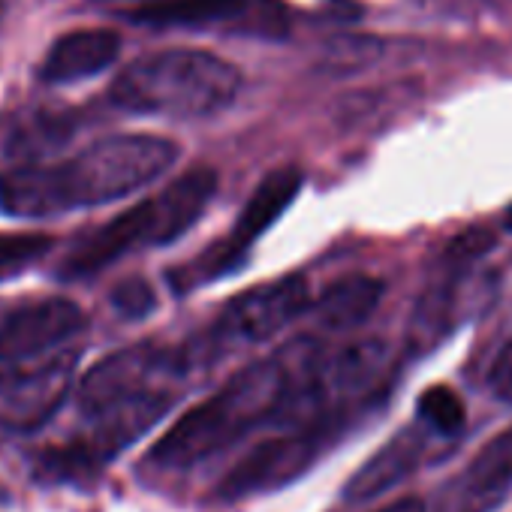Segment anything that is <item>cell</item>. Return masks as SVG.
Listing matches in <instances>:
<instances>
[{
	"instance_id": "obj_1",
	"label": "cell",
	"mask_w": 512,
	"mask_h": 512,
	"mask_svg": "<svg viewBox=\"0 0 512 512\" xmlns=\"http://www.w3.org/2000/svg\"><path fill=\"white\" fill-rule=\"evenodd\" d=\"M178 160V145L151 133L109 136L58 166H19L0 175V208L46 217L130 196Z\"/></svg>"
},
{
	"instance_id": "obj_2",
	"label": "cell",
	"mask_w": 512,
	"mask_h": 512,
	"mask_svg": "<svg viewBox=\"0 0 512 512\" xmlns=\"http://www.w3.org/2000/svg\"><path fill=\"white\" fill-rule=\"evenodd\" d=\"M305 344L281 350L275 359L238 371L217 395L187 410L151 449L160 467H193L238 440L247 428L278 416L290 395L314 377V356Z\"/></svg>"
},
{
	"instance_id": "obj_3",
	"label": "cell",
	"mask_w": 512,
	"mask_h": 512,
	"mask_svg": "<svg viewBox=\"0 0 512 512\" xmlns=\"http://www.w3.org/2000/svg\"><path fill=\"white\" fill-rule=\"evenodd\" d=\"M238 91L235 64L202 49H163L124 67L109 100L124 112L193 121L223 112Z\"/></svg>"
},
{
	"instance_id": "obj_4",
	"label": "cell",
	"mask_w": 512,
	"mask_h": 512,
	"mask_svg": "<svg viewBox=\"0 0 512 512\" xmlns=\"http://www.w3.org/2000/svg\"><path fill=\"white\" fill-rule=\"evenodd\" d=\"M214 190L217 172L211 166H196L184 172L157 196L127 208L106 226L79 238V244L64 256L61 278H88L139 247L175 241L202 217Z\"/></svg>"
},
{
	"instance_id": "obj_5",
	"label": "cell",
	"mask_w": 512,
	"mask_h": 512,
	"mask_svg": "<svg viewBox=\"0 0 512 512\" xmlns=\"http://www.w3.org/2000/svg\"><path fill=\"white\" fill-rule=\"evenodd\" d=\"M302 190V172L296 166H284L275 169L272 175H266L260 181L244 205V211L238 214L235 226L214 241L208 250H202L199 256H193L190 263L178 266L175 272H169V284L175 293H190L202 284H211L223 275H229L244 256L253 247V241L260 238L299 196Z\"/></svg>"
},
{
	"instance_id": "obj_6",
	"label": "cell",
	"mask_w": 512,
	"mask_h": 512,
	"mask_svg": "<svg viewBox=\"0 0 512 512\" xmlns=\"http://www.w3.org/2000/svg\"><path fill=\"white\" fill-rule=\"evenodd\" d=\"M127 19L154 31L217 28L260 40H281L290 31V13L281 0H151L130 10Z\"/></svg>"
},
{
	"instance_id": "obj_7",
	"label": "cell",
	"mask_w": 512,
	"mask_h": 512,
	"mask_svg": "<svg viewBox=\"0 0 512 512\" xmlns=\"http://www.w3.org/2000/svg\"><path fill=\"white\" fill-rule=\"evenodd\" d=\"M308 305V281L302 275H287L235 296L223 308L214 335L229 344H263L287 329L296 317H302Z\"/></svg>"
},
{
	"instance_id": "obj_8",
	"label": "cell",
	"mask_w": 512,
	"mask_h": 512,
	"mask_svg": "<svg viewBox=\"0 0 512 512\" xmlns=\"http://www.w3.org/2000/svg\"><path fill=\"white\" fill-rule=\"evenodd\" d=\"M76 353L49 359L31 368H10L0 374V428L31 434L43 428L64 404L73 374Z\"/></svg>"
},
{
	"instance_id": "obj_9",
	"label": "cell",
	"mask_w": 512,
	"mask_h": 512,
	"mask_svg": "<svg viewBox=\"0 0 512 512\" xmlns=\"http://www.w3.org/2000/svg\"><path fill=\"white\" fill-rule=\"evenodd\" d=\"M320 452V434L302 431L287 437H272L260 446H253L217 485V497L241 500L263 491H278L299 479Z\"/></svg>"
},
{
	"instance_id": "obj_10",
	"label": "cell",
	"mask_w": 512,
	"mask_h": 512,
	"mask_svg": "<svg viewBox=\"0 0 512 512\" xmlns=\"http://www.w3.org/2000/svg\"><path fill=\"white\" fill-rule=\"evenodd\" d=\"M172 368H184V359H175L172 353H163L151 344L118 350V353L106 356L103 362H97L85 374V380L79 386L82 410L88 416H94V413L115 407L133 395H142V392L154 389L151 380L160 371H172Z\"/></svg>"
},
{
	"instance_id": "obj_11",
	"label": "cell",
	"mask_w": 512,
	"mask_h": 512,
	"mask_svg": "<svg viewBox=\"0 0 512 512\" xmlns=\"http://www.w3.org/2000/svg\"><path fill=\"white\" fill-rule=\"evenodd\" d=\"M85 311L70 299H43L0 323V362L31 359L85 329Z\"/></svg>"
},
{
	"instance_id": "obj_12",
	"label": "cell",
	"mask_w": 512,
	"mask_h": 512,
	"mask_svg": "<svg viewBox=\"0 0 512 512\" xmlns=\"http://www.w3.org/2000/svg\"><path fill=\"white\" fill-rule=\"evenodd\" d=\"M425 452V437L416 428H404L398 431L389 443H383L344 485V500L347 503H365L374 500L380 494H386L389 488H395L398 482H404L422 461Z\"/></svg>"
},
{
	"instance_id": "obj_13",
	"label": "cell",
	"mask_w": 512,
	"mask_h": 512,
	"mask_svg": "<svg viewBox=\"0 0 512 512\" xmlns=\"http://www.w3.org/2000/svg\"><path fill=\"white\" fill-rule=\"evenodd\" d=\"M512 488V425L491 437L458 479V497L449 512H488Z\"/></svg>"
},
{
	"instance_id": "obj_14",
	"label": "cell",
	"mask_w": 512,
	"mask_h": 512,
	"mask_svg": "<svg viewBox=\"0 0 512 512\" xmlns=\"http://www.w3.org/2000/svg\"><path fill=\"white\" fill-rule=\"evenodd\" d=\"M121 52V37L106 28L94 31H73L64 34L46 55L40 67V79L49 85L79 82L88 76L103 73Z\"/></svg>"
},
{
	"instance_id": "obj_15",
	"label": "cell",
	"mask_w": 512,
	"mask_h": 512,
	"mask_svg": "<svg viewBox=\"0 0 512 512\" xmlns=\"http://www.w3.org/2000/svg\"><path fill=\"white\" fill-rule=\"evenodd\" d=\"M383 281L371 275H347L323 290L317 299V320L329 332H350L371 320L383 299Z\"/></svg>"
},
{
	"instance_id": "obj_16",
	"label": "cell",
	"mask_w": 512,
	"mask_h": 512,
	"mask_svg": "<svg viewBox=\"0 0 512 512\" xmlns=\"http://www.w3.org/2000/svg\"><path fill=\"white\" fill-rule=\"evenodd\" d=\"M419 419L443 437H458L467 425V410L449 386H431L419 395Z\"/></svg>"
},
{
	"instance_id": "obj_17",
	"label": "cell",
	"mask_w": 512,
	"mask_h": 512,
	"mask_svg": "<svg viewBox=\"0 0 512 512\" xmlns=\"http://www.w3.org/2000/svg\"><path fill=\"white\" fill-rule=\"evenodd\" d=\"M55 238L43 232H0V281L16 278L52 250Z\"/></svg>"
},
{
	"instance_id": "obj_18",
	"label": "cell",
	"mask_w": 512,
	"mask_h": 512,
	"mask_svg": "<svg viewBox=\"0 0 512 512\" xmlns=\"http://www.w3.org/2000/svg\"><path fill=\"white\" fill-rule=\"evenodd\" d=\"M112 308L127 317V320H142L157 308V296L148 281L142 278H127L112 290Z\"/></svg>"
},
{
	"instance_id": "obj_19",
	"label": "cell",
	"mask_w": 512,
	"mask_h": 512,
	"mask_svg": "<svg viewBox=\"0 0 512 512\" xmlns=\"http://www.w3.org/2000/svg\"><path fill=\"white\" fill-rule=\"evenodd\" d=\"M488 389L497 401L512 404V335L500 347V353L494 356V362L488 368Z\"/></svg>"
},
{
	"instance_id": "obj_20",
	"label": "cell",
	"mask_w": 512,
	"mask_h": 512,
	"mask_svg": "<svg viewBox=\"0 0 512 512\" xmlns=\"http://www.w3.org/2000/svg\"><path fill=\"white\" fill-rule=\"evenodd\" d=\"M494 232L485 226H470L467 232H461L458 238H452L449 244V256L452 260H476V256L488 253L494 247Z\"/></svg>"
},
{
	"instance_id": "obj_21",
	"label": "cell",
	"mask_w": 512,
	"mask_h": 512,
	"mask_svg": "<svg viewBox=\"0 0 512 512\" xmlns=\"http://www.w3.org/2000/svg\"><path fill=\"white\" fill-rule=\"evenodd\" d=\"M374 512H428V509H425V500L413 494V497H398V500H392Z\"/></svg>"
},
{
	"instance_id": "obj_22",
	"label": "cell",
	"mask_w": 512,
	"mask_h": 512,
	"mask_svg": "<svg viewBox=\"0 0 512 512\" xmlns=\"http://www.w3.org/2000/svg\"><path fill=\"white\" fill-rule=\"evenodd\" d=\"M506 226H509V229H512V208H509V211H506Z\"/></svg>"
},
{
	"instance_id": "obj_23",
	"label": "cell",
	"mask_w": 512,
	"mask_h": 512,
	"mask_svg": "<svg viewBox=\"0 0 512 512\" xmlns=\"http://www.w3.org/2000/svg\"><path fill=\"white\" fill-rule=\"evenodd\" d=\"M0 500H7V491L4 488H0Z\"/></svg>"
},
{
	"instance_id": "obj_24",
	"label": "cell",
	"mask_w": 512,
	"mask_h": 512,
	"mask_svg": "<svg viewBox=\"0 0 512 512\" xmlns=\"http://www.w3.org/2000/svg\"><path fill=\"white\" fill-rule=\"evenodd\" d=\"M0 13H4V0H0Z\"/></svg>"
}]
</instances>
